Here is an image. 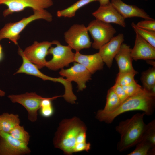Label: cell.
<instances>
[{
	"instance_id": "1",
	"label": "cell",
	"mask_w": 155,
	"mask_h": 155,
	"mask_svg": "<svg viewBox=\"0 0 155 155\" xmlns=\"http://www.w3.org/2000/svg\"><path fill=\"white\" fill-rule=\"evenodd\" d=\"M86 130L84 123L77 117L63 120L54 138L55 147L68 155L83 151L88 152L91 144L86 142Z\"/></svg>"
},
{
	"instance_id": "2",
	"label": "cell",
	"mask_w": 155,
	"mask_h": 155,
	"mask_svg": "<svg viewBox=\"0 0 155 155\" xmlns=\"http://www.w3.org/2000/svg\"><path fill=\"white\" fill-rule=\"evenodd\" d=\"M155 108V94L143 87L134 94L128 96L113 111L104 113L98 110L96 118L100 121L107 123H112L117 116L126 112L141 111L145 115L150 116L154 113Z\"/></svg>"
},
{
	"instance_id": "3",
	"label": "cell",
	"mask_w": 155,
	"mask_h": 155,
	"mask_svg": "<svg viewBox=\"0 0 155 155\" xmlns=\"http://www.w3.org/2000/svg\"><path fill=\"white\" fill-rule=\"evenodd\" d=\"M145 115L144 112L136 113L116 126L115 130L121 137L117 145L119 151L129 149L143 140L146 127L144 121Z\"/></svg>"
},
{
	"instance_id": "4",
	"label": "cell",
	"mask_w": 155,
	"mask_h": 155,
	"mask_svg": "<svg viewBox=\"0 0 155 155\" xmlns=\"http://www.w3.org/2000/svg\"><path fill=\"white\" fill-rule=\"evenodd\" d=\"M33 11L34 13L28 17L24 18L17 22L6 24L0 30V42L3 39H8L17 45L20 33L29 24L38 19L48 22L53 20L52 14L45 9Z\"/></svg>"
},
{
	"instance_id": "5",
	"label": "cell",
	"mask_w": 155,
	"mask_h": 155,
	"mask_svg": "<svg viewBox=\"0 0 155 155\" xmlns=\"http://www.w3.org/2000/svg\"><path fill=\"white\" fill-rule=\"evenodd\" d=\"M55 47L51 46L48 50L49 54L52 55V58L47 61L45 67L54 71L62 69L74 62L75 53L68 45H63L57 40L53 41Z\"/></svg>"
},
{
	"instance_id": "6",
	"label": "cell",
	"mask_w": 155,
	"mask_h": 155,
	"mask_svg": "<svg viewBox=\"0 0 155 155\" xmlns=\"http://www.w3.org/2000/svg\"><path fill=\"white\" fill-rule=\"evenodd\" d=\"M87 28L93 40L92 46L97 50L109 41L116 32L110 24L96 19L91 21Z\"/></svg>"
},
{
	"instance_id": "7",
	"label": "cell",
	"mask_w": 155,
	"mask_h": 155,
	"mask_svg": "<svg viewBox=\"0 0 155 155\" xmlns=\"http://www.w3.org/2000/svg\"><path fill=\"white\" fill-rule=\"evenodd\" d=\"M66 42L72 49L79 52L92 46L87 27L84 24H74L64 34Z\"/></svg>"
},
{
	"instance_id": "8",
	"label": "cell",
	"mask_w": 155,
	"mask_h": 155,
	"mask_svg": "<svg viewBox=\"0 0 155 155\" xmlns=\"http://www.w3.org/2000/svg\"><path fill=\"white\" fill-rule=\"evenodd\" d=\"M53 3L52 0H0V5L4 4L7 7L3 13L5 17L27 8L33 10L45 9L52 6Z\"/></svg>"
},
{
	"instance_id": "9",
	"label": "cell",
	"mask_w": 155,
	"mask_h": 155,
	"mask_svg": "<svg viewBox=\"0 0 155 155\" xmlns=\"http://www.w3.org/2000/svg\"><path fill=\"white\" fill-rule=\"evenodd\" d=\"M8 97L13 103H18L23 106L28 112V118L32 122L36 121L37 112L42 100L45 98L35 92H26L19 95H11Z\"/></svg>"
},
{
	"instance_id": "10",
	"label": "cell",
	"mask_w": 155,
	"mask_h": 155,
	"mask_svg": "<svg viewBox=\"0 0 155 155\" xmlns=\"http://www.w3.org/2000/svg\"><path fill=\"white\" fill-rule=\"evenodd\" d=\"M52 44H54L53 41L41 42L35 41L23 51V53L28 60L39 69H41L46 66L47 61L46 57L49 54L48 50Z\"/></svg>"
},
{
	"instance_id": "11",
	"label": "cell",
	"mask_w": 155,
	"mask_h": 155,
	"mask_svg": "<svg viewBox=\"0 0 155 155\" xmlns=\"http://www.w3.org/2000/svg\"><path fill=\"white\" fill-rule=\"evenodd\" d=\"M27 144L13 138L8 133L0 131V155H20L29 154Z\"/></svg>"
},
{
	"instance_id": "12",
	"label": "cell",
	"mask_w": 155,
	"mask_h": 155,
	"mask_svg": "<svg viewBox=\"0 0 155 155\" xmlns=\"http://www.w3.org/2000/svg\"><path fill=\"white\" fill-rule=\"evenodd\" d=\"M59 73L69 81L76 82L78 91L85 89L86 87V82L91 79L90 72L85 67L78 63H75L73 66L68 69H61Z\"/></svg>"
},
{
	"instance_id": "13",
	"label": "cell",
	"mask_w": 155,
	"mask_h": 155,
	"mask_svg": "<svg viewBox=\"0 0 155 155\" xmlns=\"http://www.w3.org/2000/svg\"><path fill=\"white\" fill-rule=\"evenodd\" d=\"M92 15L96 19L107 23H113L125 27L126 26L124 18L111 3L100 6L93 12Z\"/></svg>"
},
{
	"instance_id": "14",
	"label": "cell",
	"mask_w": 155,
	"mask_h": 155,
	"mask_svg": "<svg viewBox=\"0 0 155 155\" xmlns=\"http://www.w3.org/2000/svg\"><path fill=\"white\" fill-rule=\"evenodd\" d=\"M124 41L123 34L119 33L99 49L98 53L103 62L109 68L111 67L113 59L119 51Z\"/></svg>"
},
{
	"instance_id": "15",
	"label": "cell",
	"mask_w": 155,
	"mask_h": 155,
	"mask_svg": "<svg viewBox=\"0 0 155 155\" xmlns=\"http://www.w3.org/2000/svg\"><path fill=\"white\" fill-rule=\"evenodd\" d=\"M131 55L133 60H154L155 47L136 33L135 44L131 49Z\"/></svg>"
},
{
	"instance_id": "16",
	"label": "cell",
	"mask_w": 155,
	"mask_h": 155,
	"mask_svg": "<svg viewBox=\"0 0 155 155\" xmlns=\"http://www.w3.org/2000/svg\"><path fill=\"white\" fill-rule=\"evenodd\" d=\"M18 53L22 57L23 62L21 65L15 73L14 74L24 73L39 77L44 80H49L55 82H58L61 83L63 82V79L62 77L58 78L51 77L41 72L35 65L30 62L26 57L23 53V50L19 47Z\"/></svg>"
},
{
	"instance_id": "17",
	"label": "cell",
	"mask_w": 155,
	"mask_h": 155,
	"mask_svg": "<svg viewBox=\"0 0 155 155\" xmlns=\"http://www.w3.org/2000/svg\"><path fill=\"white\" fill-rule=\"evenodd\" d=\"M110 2L125 19L134 17L141 18L146 20L153 19L144 9L135 5L127 4L122 0H110Z\"/></svg>"
},
{
	"instance_id": "18",
	"label": "cell",
	"mask_w": 155,
	"mask_h": 155,
	"mask_svg": "<svg viewBox=\"0 0 155 155\" xmlns=\"http://www.w3.org/2000/svg\"><path fill=\"white\" fill-rule=\"evenodd\" d=\"M74 62L85 67L92 74L103 69L104 62L98 52L89 55H83L79 51L75 53Z\"/></svg>"
},
{
	"instance_id": "19",
	"label": "cell",
	"mask_w": 155,
	"mask_h": 155,
	"mask_svg": "<svg viewBox=\"0 0 155 155\" xmlns=\"http://www.w3.org/2000/svg\"><path fill=\"white\" fill-rule=\"evenodd\" d=\"M130 46L123 43L119 50L114 57L119 67V73L137 72L133 66V60Z\"/></svg>"
},
{
	"instance_id": "20",
	"label": "cell",
	"mask_w": 155,
	"mask_h": 155,
	"mask_svg": "<svg viewBox=\"0 0 155 155\" xmlns=\"http://www.w3.org/2000/svg\"><path fill=\"white\" fill-rule=\"evenodd\" d=\"M20 123L18 115L5 113L0 115V131L9 133Z\"/></svg>"
},
{
	"instance_id": "21",
	"label": "cell",
	"mask_w": 155,
	"mask_h": 155,
	"mask_svg": "<svg viewBox=\"0 0 155 155\" xmlns=\"http://www.w3.org/2000/svg\"><path fill=\"white\" fill-rule=\"evenodd\" d=\"M141 80L143 87L148 91L155 94V68L150 67L142 73Z\"/></svg>"
},
{
	"instance_id": "22",
	"label": "cell",
	"mask_w": 155,
	"mask_h": 155,
	"mask_svg": "<svg viewBox=\"0 0 155 155\" xmlns=\"http://www.w3.org/2000/svg\"><path fill=\"white\" fill-rule=\"evenodd\" d=\"M96 0H79L69 7L57 12L58 17L72 18L75 16L76 12L82 7Z\"/></svg>"
},
{
	"instance_id": "23",
	"label": "cell",
	"mask_w": 155,
	"mask_h": 155,
	"mask_svg": "<svg viewBox=\"0 0 155 155\" xmlns=\"http://www.w3.org/2000/svg\"><path fill=\"white\" fill-rule=\"evenodd\" d=\"M121 103L120 99L111 87L108 91L104 108L100 111L104 113L112 112L117 108Z\"/></svg>"
},
{
	"instance_id": "24",
	"label": "cell",
	"mask_w": 155,
	"mask_h": 155,
	"mask_svg": "<svg viewBox=\"0 0 155 155\" xmlns=\"http://www.w3.org/2000/svg\"><path fill=\"white\" fill-rule=\"evenodd\" d=\"M135 149L128 155H154L155 146L148 141L144 140L138 143Z\"/></svg>"
},
{
	"instance_id": "25",
	"label": "cell",
	"mask_w": 155,
	"mask_h": 155,
	"mask_svg": "<svg viewBox=\"0 0 155 155\" xmlns=\"http://www.w3.org/2000/svg\"><path fill=\"white\" fill-rule=\"evenodd\" d=\"M131 26L135 33L155 47V31L145 30L137 26L134 22L131 23Z\"/></svg>"
},
{
	"instance_id": "26",
	"label": "cell",
	"mask_w": 155,
	"mask_h": 155,
	"mask_svg": "<svg viewBox=\"0 0 155 155\" xmlns=\"http://www.w3.org/2000/svg\"><path fill=\"white\" fill-rule=\"evenodd\" d=\"M62 96H55L50 98H45L41 104L40 109V115L44 117H49L53 114L54 109L53 107L51 101L57 98Z\"/></svg>"
},
{
	"instance_id": "27",
	"label": "cell",
	"mask_w": 155,
	"mask_h": 155,
	"mask_svg": "<svg viewBox=\"0 0 155 155\" xmlns=\"http://www.w3.org/2000/svg\"><path fill=\"white\" fill-rule=\"evenodd\" d=\"M13 138L28 145L30 140L29 133L24 127L20 125L13 128L9 133Z\"/></svg>"
},
{
	"instance_id": "28",
	"label": "cell",
	"mask_w": 155,
	"mask_h": 155,
	"mask_svg": "<svg viewBox=\"0 0 155 155\" xmlns=\"http://www.w3.org/2000/svg\"><path fill=\"white\" fill-rule=\"evenodd\" d=\"M137 72H119L117 75L115 83L122 86L128 85L135 80L134 77Z\"/></svg>"
},
{
	"instance_id": "29",
	"label": "cell",
	"mask_w": 155,
	"mask_h": 155,
	"mask_svg": "<svg viewBox=\"0 0 155 155\" xmlns=\"http://www.w3.org/2000/svg\"><path fill=\"white\" fill-rule=\"evenodd\" d=\"M146 140L155 146V120L146 124V129L143 140Z\"/></svg>"
},
{
	"instance_id": "30",
	"label": "cell",
	"mask_w": 155,
	"mask_h": 155,
	"mask_svg": "<svg viewBox=\"0 0 155 155\" xmlns=\"http://www.w3.org/2000/svg\"><path fill=\"white\" fill-rule=\"evenodd\" d=\"M122 87L128 96L135 94L142 87L135 80L129 84Z\"/></svg>"
},
{
	"instance_id": "31",
	"label": "cell",
	"mask_w": 155,
	"mask_h": 155,
	"mask_svg": "<svg viewBox=\"0 0 155 155\" xmlns=\"http://www.w3.org/2000/svg\"><path fill=\"white\" fill-rule=\"evenodd\" d=\"M136 25L142 28L150 31H155V20L145 19L138 22Z\"/></svg>"
},
{
	"instance_id": "32",
	"label": "cell",
	"mask_w": 155,
	"mask_h": 155,
	"mask_svg": "<svg viewBox=\"0 0 155 155\" xmlns=\"http://www.w3.org/2000/svg\"><path fill=\"white\" fill-rule=\"evenodd\" d=\"M111 88L118 96L121 103L128 97L121 86L115 83Z\"/></svg>"
},
{
	"instance_id": "33",
	"label": "cell",
	"mask_w": 155,
	"mask_h": 155,
	"mask_svg": "<svg viewBox=\"0 0 155 155\" xmlns=\"http://www.w3.org/2000/svg\"><path fill=\"white\" fill-rule=\"evenodd\" d=\"M98 1L100 6H102L108 4L110 3V0H96Z\"/></svg>"
},
{
	"instance_id": "34",
	"label": "cell",
	"mask_w": 155,
	"mask_h": 155,
	"mask_svg": "<svg viewBox=\"0 0 155 155\" xmlns=\"http://www.w3.org/2000/svg\"><path fill=\"white\" fill-rule=\"evenodd\" d=\"M3 57V48L1 45L0 44V61L2 59Z\"/></svg>"
},
{
	"instance_id": "35",
	"label": "cell",
	"mask_w": 155,
	"mask_h": 155,
	"mask_svg": "<svg viewBox=\"0 0 155 155\" xmlns=\"http://www.w3.org/2000/svg\"><path fill=\"white\" fill-rule=\"evenodd\" d=\"M5 94V92L0 89V96H3Z\"/></svg>"
},
{
	"instance_id": "36",
	"label": "cell",
	"mask_w": 155,
	"mask_h": 155,
	"mask_svg": "<svg viewBox=\"0 0 155 155\" xmlns=\"http://www.w3.org/2000/svg\"><path fill=\"white\" fill-rule=\"evenodd\" d=\"M145 0V1H147V0Z\"/></svg>"
}]
</instances>
